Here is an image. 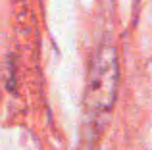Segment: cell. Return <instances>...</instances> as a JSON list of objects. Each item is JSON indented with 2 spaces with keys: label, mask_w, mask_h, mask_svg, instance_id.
Listing matches in <instances>:
<instances>
[{
  "label": "cell",
  "mask_w": 152,
  "mask_h": 150,
  "mask_svg": "<svg viewBox=\"0 0 152 150\" xmlns=\"http://www.w3.org/2000/svg\"><path fill=\"white\" fill-rule=\"evenodd\" d=\"M119 60L115 46L102 42L94 52L85 89V139L96 141L106 127L118 96Z\"/></svg>",
  "instance_id": "1"
}]
</instances>
